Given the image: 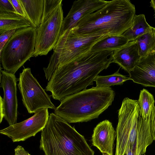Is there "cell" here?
Masks as SVG:
<instances>
[{"label": "cell", "mask_w": 155, "mask_h": 155, "mask_svg": "<svg viewBox=\"0 0 155 155\" xmlns=\"http://www.w3.org/2000/svg\"><path fill=\"white\" fill-rule=\"evenodd\" d=\"M114 51L90 50L57 68L48 81L45 90L52 98L61 101L93 85L97 76L112 63Z\"/></svg>", "instance_id": "6da1fadb"}, {"label": "cell", "mask_w": 155, "mask_h": 155, "mask_svg": "<svg viewBox=\"0 0 155 155\" xmlns=\"http://www.w3.org/2000/svg\"><path fill=\"white\" fill-rule=\"evenodd\" d=\"M136 13L129 0L109 1L104 6L81 18L72 28L83 36L121 35L132 25Z\"/></svg>", "instance_id": "7a4b0ae2"}, {"label": "cell", "mask_w": 155, "mask_h": 155, "mask_svg": "<svg viewBox=\"0 0 155 155\" xmlns=\"http://www.w3.org/2000/svg\"><path fill=\"white\" fill-rule=\"evenodd\" d=\"M150 118L142 117L137 100L128 97L124 99L118 112L115 155H124L130 148L145 154L153 141Z\"/></svg>", "instance_id": "3957f363"}, {"label": "cell", "mask_w": 155, "mask_h": 155, "mask_svg": "<svg viewBox=\"0 0 155 155\" xmlns=\"http://www.w3.org/2000/svg\"><path fill=\"white\" fill-rule=\"evenodd\" d=\"M115 95L110 87H93L64 98L54 113L68 123L88 122L98 118L110 106Z\"/></svg>", "instance_id": "277c9868"}, {"label": "cell", "mask_w": 155, "mask_h": 155, "mask_svg": "<svg viewBox=\"0 0 155 155\" xmlns=\"http://www.w3.org/2000/svg\"><path fill=\"white\" fill-rule=\"evenodd\" d=\"M39 148L45 155H94L84 137L51 113L41 131Z\"/></svg>", "instance_id": "5b68a950"}, {"label": "cell", "mask_w": 155, "mask_h": 155, "mask_svg": "<svg viewBox=\"0 0 155 155\" xmlns=\"http://www.w3.org/2000/svg\"><path fill=\"white\" fill-rule=\"evenodd\" d=\"M109 35L83 36L75 33L72 29L65 31L53 49L48 67L43 68L46 79L48 81L57 68L90 51L95 43Z\"/></svg>", "instance_id": "8992f818"}, {"label": "cell", "mask_w": 155, "mask_h": 155, "mask_svg": "<svg viewBox=\"0 0 155 155\" xmlns=\"http://www.w3.org/2000/svg\"><path fill=\"white\" fill-rule=\"evenodd\" d=\"M36 29L31 26L16 31L0 53L4 70L15 74L18 69L34 56Z\"/></svg>", "instance_id": "52a82bcc"}, {"label": "cell", "mask_w": 155, "mask_h": 155, "mask_svg": "<svg viewBox=\"0 0 155 155\" xmlns=\"http://www.w3.org/2000/svg\"><path fill=\"white\" fill-rule=\"evenodd\" d=\"M40 24L36 29L34 57L47 55L56 45L64 19L62 0H45Z\"/></svg>", "instance_id": "ba28073f"}, {"label": "cell", "mask_w": 155, "mask_h": 155, "mask_svg": "<svg viewBox=\"0 0 155 155\" xmlns=\"http://www.w3.org/2000/svg\"><path fill=\"white\" fill-rule=\"evenodd\" d=\"M18 84L23 104L29 114L43 109L55 110L50 97L32 74L31 68H24L19 74Z\"/></svg>", "instance_id": "9c48e42d"}, {"label": "cell", "mask_w": 155, "mask_h": 155, "mask_svg": "<svg viewBox=\"0 0 155 155\" xmlns=\"http://www.w3.org/2000/svg\"><path fill=\"white\" fill-rule=\"evenodd\" d=\"M49 114L48 108L42 109L27 119L0 130V133L8 136L13 142L25 141L42 131L48 121Z\"/></svg>", "instance_id": "30bf717a"}, {"label": "cell", "mask_w": 155, "mask_h": 155, "mask_svg": "<svg viewBox=\"0 0 155 155\" xmlns=\"http://www.w3.org/2000/svg\"><path fill=\"white\" fill-rule=\"evenodd\" d=\"M17 79L15 74L1 70V87L3 90L2 98L4 117L9 125L17 123L18 115Z\"/></svg>", "instance_id": "8fae6325"}, {"label": "cell", "mask_w": 155, "mask_h": 155, "mask_svg": "<svg viewBox=\"0 0 155 155\" xmlns=\"http://www.w3.org/2000/svg\"><path fill=\"white\" fill-rule=\"evenodd\" d=\"M109 2L104 0L74 1L69 12L64 18L60 35L65 31L74 28L83 17L104 7Z\"/></svg>", "instance_id": "7c38bea8"}, {"label": "cell", "mask_w": 155, "mask_h": 155, "mask_svg": "<svg viewBox=\"0 0 155 155\" xmlns=\"http://www.w3.org/2000/svg\"><path fill=\"white\" fill-rule=\"evenodd\" d=\"M117 133L112 123L105 120L94 128L92 136L93 145L96 147L102 155H113L114 143Z\"/></svg>", "instance_id": "4fadbf2b"}, {"label": "cell", "mask_w": 155, "mask_h": 155, "mask_svg": "<svg viewBox=\"0 0 155 155\" xmlns=\"http://www.w3.org/2000/svg\"><path fill=\"white\" fill-rule=\"evenodd\" d=\"M129 74L134 82L155 87V51L141 58Z\"/></svg>", "instance_id": "5bb4252c"}, {"label": "cell", "mask_w": 155, "mask_h": 155, "mask_svg": "<svg viewBox=\"0 0 155 155\" xmlns=\"http://www.w3.org/2000/svg\"><path fill=\"white\" fill-rule=\"evenodd\" d=\"M140 58L135 40L130 41L121 48L114 51L112 63L117 64L129 74Z\"/></svg>", "instance_id": "9a60e30c"}, {"label": "cell", "mask_w": 155, "mask_h": 155, "mask_svg": "<svg viewBox=\"0 0 155 155\" xmlns=\"http://www.w3.org/2000/svg\"><path fill=\"white\" fill-rule=\"evenodd\" d=\"M31 26L28 20L16 13L0 7V34L9 30H17Z\"/></svg>", "instance_id": "2e32d148"}, {"label": "cell", "mask_w": 155, "mask_h": 155, "mask_svg": "<svg viewBox=\"0 0 155 155\" xmlns=\"http://www.w3.org/2000/svg\"><path fill=\"white\" fill-rule=\"evenodd\" d=\"M45 0H20L31 26L37 29L42 18Z\"/></svg>", "instance_id": "e0dca14e"}, {"label": "cell", "mask_w": 155, "mask_h": 155, "mask_svg": "<svg viewBox=\"0 0 155 155\" xmlns=\"http://www.w3.org/2000/svg\"><path fill=\"white\" fill-rule=\"evenodd\" d=\"M153 28V27L147 22L143 14L135 15L132 26L122 35L129 41H134L140 36L151 31Z\"/></svg>", "instance_id": "ac0fdd59"}, {"label": "cell", "mask_w": 155, "mask_h": 155, "mask_svg": "<svg viewBox=\"0 0 155 155\" xmlns=\"http://www.w3.org/2000/svg\"><path fill=\"white\" fill-rule=\"evenodd\" d=\"M129 41L122 35H109L95 43L91 50L97 51L111 50L114 51L121 48Z\"/></svg>", "instance_id": "d6986e66"}, {"label": "cell", "mask_w": 155, "mask_h": 155, "mask_svg": "<svg viewBox=\"0 0 155 155\" xmlns=\"http://www.w3.org/2000/svg\"><path fill=\"white\" fill-rule=\"evenodd\" d=\"M135 41L141 58L155 51V36L153 29L140 36Z\"/></svg>", "instance_id": "ffe728a7"}, {"label": "cell", "mask_w": 155, "mask_h": 155, "mask_svg": "<svg viewBox=\"0 0 155 155\" xmlns=\"http://www.w3.org/2000/svg\"><path fill=\"white\" fill-rule=\"evenodd\" d=\"M120 68L112 74L97 75L94 80L96 82V87H107L115 85H122L126 81L130 80L129 77H127L119 73Z\"/></svg>", "instance_id": "44dd1931"}, {"label": "cell", "mask_w": 155, "mask_h": 155, "mask_svg": "<svg viewBox=\"0 0 155 155\" xmlns=\"http://www.w3.org/2000/svg\"><path fill=\"white\" fill-rule=\"evenodd\" d=\"M137 102L142 117L145 120L150 118L154 106L153 95L147 90L143 89L140 91Z\"/></svg>", "instance_id": "7402d4cb"}, {"label": "cell", "mask_w": 155, "mask_h": 155, "mask_svg": "<svg viewBox=\"0 0 155 155\" xmlns=\"http://www.w3.org/2000/svg\"><path fill=\"white\" fill-rule=\"evenodd\" d=\"M9 1L13 6L16 12L28 20L24 8L20 0H9Z\"/></svg>", "instance_id": "603a6c76"}, {"label": "cell", "mask_w": 155, "mask_h": 155, "mask_svg": "<svg viewBox=\"0 0 155 155\" xmlns=\"http://www.w3.org/2000/svg\"><path fill=\"white\" fill-rule=\"evenodd\" d=\"M16 31L15 30H9L0 34V53L5 45Z\"/></svg>", "instance_id": "cb8c5ba5"}, {"label": "cell", "mask_w": 155, "mask_h": 155, "mask_svg": "<svg viewBox=\"0 0 155 155\" xmlns=\"http://www.w3.org/2000/svg\"><path fill=\"white\" fill-rule=\"evenodd\" d=\"M150 134L153 140H155V106L153 108L150 118Z\"/></svg>", "instance_id": "d4e9b609"}, {"label": "cell", "mask_w": 155, "mask_h": 155, "mask_svg": "<svg viewBox=\"0 0 155 155\" xmlns=\"http://www.w3.org/2000/svg\"><path fill=\"white\" fill-rule=\"evenodd\" d=\"M0 7L8 12L16 13L13 6L9 0H0Z\"/></svg>", "instance_id": "484cf974"}, {"label": "cell", "mask_w": 155, "mask_h": 155, "mask_svg": "<svg viewBox=\"0 0 155 155\" xmlns=\"http://www.w3.org/2000/svg\"><path fill=\"white\" fill-rule=\"evenodd\" d=\"M14 150V155H31L28 152L25 150L23 147L21 146H18Z\"/></svg>", "instance_id": "4316f807"}, {"label": "cell", "mask_w": 155, "mask_h": 155, "mask_svg": "<svg viewBox=\"0 0 155 155\" xmlns=\"http://www.w3.org/2000/svg\"><path fill=\"white\" fill-rule=\"evenodd\" d=\"M124 155H142L141 153L137 150L129 149Z\"/></svg>", "instance_id": "83f0119b"}, {"label": "cell", "mask_w": 155, "mask_h": 155, "mask_svg": "<svg viewBox=\"0 0 155 155\" xmlns=\"http://www.w3.org/2000/svg\"><path fill=\"white\" fill-rule=\"evenodd\" d=\"M4 117L3 107L2 98L1 96L0 98V123L2 122Z\"/></svg>", "instance_id": "f1b7e54d"}, {"label": "cell", "mask_w": 155, "mask_h": 155, "mask_svg": "<svg viewBox=\"0 0 155 155\" xmlns=\"http://www.w3.org/2000/svg\"><path fill=\"white\" fill-rule=\"evenodd\" d=\"M150 5L153 9L155 13V0H151L150 2Z\"/></svg>", "instance_id": "f546056e"}, {"label": "cell", "mask_w": 155, "mask_h": 155, "mask_svg": "<svg viewBox=\"0 0 155 155\" xmlns=\"http://www.w3.org/2000/svg\"><path fill=\"white\" fill-rule=\"evenodd\" d=\"M153 30L155 36V28H153Z\"/></svg>", "instance_id": "4dcf8cb0"}]
</instances>
